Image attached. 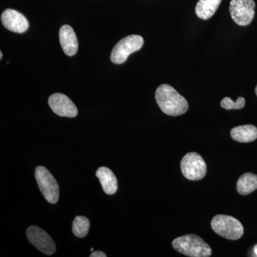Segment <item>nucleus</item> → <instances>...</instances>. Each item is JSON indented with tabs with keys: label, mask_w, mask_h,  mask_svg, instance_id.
<instances>
[{
	"label": "nucleus",
	"mask_w": 257,
	"mask_h": 257,
	"mask_svg": "<svg viewBox=\"0 0 257 257\" xmlns=\"http://www.w3.org/2000/svg\"><path fill=\"white\" fill-rule=\"evenodd\" d=\"M172 246L178 252L191 257H209L212 251L209 245L199 236L187 234L172 241Z\"/></svg>",
	"instance_id": "nucleus-2"
},
{
	"label": "nucleus",
	"mask_w": 257,
	"mask_h": 257,
	"mask_svg": "<svg viewBox=\"0 0 257 257\" xmlns=\"http://www.w3.org/2000/svg\"><path fill=\"white\" fill-rule=\"evenodd\" d=\"M0 59H3V52H0Z\"/></svg>",
	"instance_id": "nucleus-20"
},
{
	"label": "nucleus",
	"mask_w": 257,
	"mask_h": 257,
	"mask_svg": "<svg viewBox=\"0 0 257 257\" xmlns=\"http://www.w3.org/2000/svg\"><path fill=\"white\" fill-rule=\"evenodd\" d=\"M91 251H94V248H91Z\"/></svg>",
	"instance_id": "nucleus-22"
},
{
	"label": "nucleus",
	"mask_w": 257,
	"mask_h": 257,
	"mask_svg": "<svg viewBox=\"0 0 257 257\" xmlns=\"http://www.w3.org/2000/svg\"><path fill=\"white\" fill-rule=\"evenodd\" d=\"M231 137L238 143H248L257 139V128L251 124L241 125L231 130Z\"/></svg>",
	"instance_id": "nucleus-13"
},
{
	"label": "nucleus",
	"mask_w": 257,
	"mask_h": 257,
	"mask_svg": "<svg viewBox=\"0 0 257 257\" xmlns=\"http://www.w3.org/2000/svg\"><path fill=\"white\" fill-rule=\"evenodd\" d=\"M60 41L64 53L74 56L78 50V40L73 29L64 25L60 30Z\"/></svg>",
	"instance_id": "nucleus-11"
},
{
	"label": "nucleus",
	"mask_w": 257,
	"mask_h": 257,
	"mask_svg": "<svg viewBox=\"0 0 257 257\" xmlns=\"http://www.w3.org/2000/svg\"><path fill=\"white\" fill-rule=\"evenodd\" d=\"M255 92H256V96H257V85H256V89H255Z\"/></svg>",
	"instance_id": "nucleus-21"
},
{
	"label": "nucleus",
	"mask_w": 257,
	"mask_h": 257,
	"mask_svg": "<svg viewBox=\"0 0 257 257\" xmlns=\"http://www.w3.org/2000/svg\"><path fill=\"white\" fill-rule=\"evenodd\" d=\"M180 167L182 175L189 180H201L207 174L205 162L196 152L187 154L181 161Z\"/></svg>",
	"instance_id": "nucleus-6"
},
{
	"label": "nucleus",
	"mask_w": 257,
	"mask_h": 257,
	"mask_svg": "<svg viewBox=\"0 0 257 257\" xmlns=\"http://www.w3.org/2000/svg\"><path fill=\"white\" fill-rule=\"evenodd\" d=\"M27 236L30 243L45 254L52 255L55 252V242L50 235L41 228L30 226L27 230Z\"/></svg>",
	"instance_id": "nucleus-8"
},
{
	"label": "nucleus",
	"mask_w": 257,
	"mask_h": 257,
	"mask_svg": "<svg viewBox=\"0 0 257 257\" xmlns=\"http://www.w3.org/2000/svg\"><path fill=\"white\" fill-rule=\"evenodd\" d=\"M89 226H90V223L87 217L77 216L74 218L73 224H72V231L77 237L83 238L87 236Z\"/></svg>",
	"instance_id": "nucleus-16"
},
{
	"label": "nucleus",
	"mask_w": 257,
	"mask_h": 257,
	"mask_svg": "<svg viewBox=\"0 0 257 257\" xmlns=\"http://www.w3.org/2000/svg\"><path fill=\"white\" fill-rule=\"evenodd\" d=\"M245 103H246V101H245L244 98L240 96V97L236 99V101L231 100V98L224 97L221 101L220 104L221 107L229 110V109H242V108L244 107Z\"/></svg>",
	"instance_id": "nucleus-17"
},
{
	"label": "nucleus",
	"mask_w": 257,
	"mask_h": 257,
	"mask_svg": "<svg viewBox=\"0 0 257 257\" xmlns=\"http://www.w3.org/2000/svg\"><path fill=\"white\" fill-rule=\"evenodd\" d=\"M253 251H254L255 254L257 256V244L255 245L254 247H253Z\"/></svg>",
	"instance_id": "nucleus-19"
},
{
	"label": "nucleus",
	"mask_w": 257,
	"mask_h": 257,
	"mask_svg": "<svg viewBox=\"0 0 257 257\" xmlns=\"http://www.w3.org/2000/svg\"><path fill=\"white\" fill-rule=\"evenodd\" d=\"M1 21L5 28L16 33H23L29 28V22L27 18L15 10L8 9L3 12Z\"/></svg>",
	"instance_id": "nucleus-10"
},
{
	"label": "nucleus",
	"mask_w": 257,
	"mask_h": 257,
	"mask_svg": "<svg viewBox=\"0 0 257 257\" xmlns=\"http://www.w3.org/2000/svg\"><path fill=\"white\" fill-rule=\"evenodd\" d=\"M96 176L106 194L111 195L116 192L118 189L117 179L112 171L107 167H99L96 171Z\"/></svg>",
	"instance_id": "nucleus-12"
},
{
	"label": "nucleus",
	"mask_w": 257,
	"mask_h": 257,
	"mask_svg": "<svg viewBox=\"0 0 257 257\" xmlns=\"http://www.w3.org/2000/svg\"><path fill=\"white\" fill-rule=\"evenodd\" d=\"M211 228L216 234L225 239L237 240L243 234V225L233 216L219 214L213 218Z\"/></svg>",
	"instance_id": "nucleus-3"
},
{
	"label": "nucleus",
	"mask_w": 257,
	"mask_h": 257,
	"mask_svg": "<svg viewBox=\"0 0 257 257\" xmlns=\"http://www.w3.org/2000/svg\"><path fill=\"white\" fill-rule=\"evenodd\" d=\"M236 189L241 195H248L257 189V175L245 173L238 179Z\"/></svg>",
	"instance_id": "nucleus-15"
},
{
	"label": "nucleus",
	"mask_w": 257,
	"mask_h": 257,
	"mask_svg": "<svg viewBox=\"0 0 257 257\" xmlns=\"http://www.w3.org/2000/svg\"><path fill=\"white\" fill-rule=\"evenodd\" d=\"M49 105L56 114L66 117H75L78 114L77 106L62 93H55L49 98Z\"/></svg>",
	"instance_id": "nucleus-9"
},
{
	"label": "nucleus",
	"mask_w": 257,
	"mask_h": 257,
	"mask_svg": "<svg viewBox=\"0 0 257 257\" xmlns=\"http://www.w3.org/2000/svg\"><path fill=\"white\" fill-rule=\"evenodd\" d=\"M35 178L39 188L46 200L50 204H56L60 197V189L55 177L50 171L42 166L35 169Z\"/></svg>",
	"instance_id": "nucleus-4"
},
{
	"label": "nucleus",
	"mask_w": 257,
	"mask_h": 257,
	"mask_svg": "<svg viewBox=\"0 0 257 257\" xmlns=\"http://www.w3.org/2000/svg\"><path fill=\"white\" fill-rule=\"evenodd\" d=\"M144 39L140 35H130L120 40L111 53V61L114 64L124 63L128 56L138 52L143 47Z\"/></svg>",
	"instance_id": "nucleus-5"
},
{
	"label": "nucleus",
	"mask_w": 257,
	"mask_h": 257,
	"mask_svg": "<svg viewBox=\"0 0 257 257\" xmlns=\"http://www.w3.org/2000/svg\"><path fill=\"white\" fill-rule=\"evenodd\" d=\"M255 7L253 0H231L230 15L235 23L240 26H246L254 18Z\"/></svg>",
	"instance_id": "nucleus-7"
},
{
	"label": "nucleus",
	"mask_w": 257,
	"mask_h": 257,
	"mask_svg": "<svg viewBox=\"0 0 257 257\" xmlns=\"http://www.w3.org/2000/svg\"><path fill=\"white\" fill-rule=\"evenodd\" d=\"M90 257H106V254L105 253L103 252V251H92L91 253V254L89 255Z\"/></svg>",
	"instance_id": "nucleus-18"
},
{
	"label": "nucleus",
	"mask_w": 257,
	"mask_h": 257,
	"mask_svg": "<svg viewBox=\"0 0 257 257\" xmlns=\"http://www.w3.org/2000/svg\"><path fill=\"white\" fill-rule=\"evenodd\" d=\"M221 3V0H199L195 8L196 15L202 20H209L215 14Z\"/></svg>",
	"instance_id": "nucleus-14"
},
{
	"label": "nucleus",
	"mask_w": 257,
	"mask_h": 257,
	"mask_svg": "<svg viewBox=\"0 0 257 257\" xmlns=\"http://www.w3.org/2000/svg\"><path fill=\"white\" fill-rule=\"evenodd\" d=\"M155 99L161 110L170 116L184 114L189 109L185 98L169 84H162L157 88Z\"/></svg>",
	"instance_id": "nucleus-1"
}]
</instances>
